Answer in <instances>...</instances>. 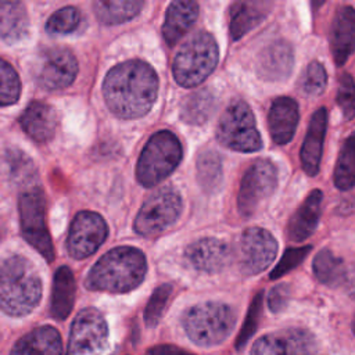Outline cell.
<instances>
[{
	"mask_svg": "<svg viewBox=\"0 0 355 355\" xmlns=\"http://www.w3.org/2000/svg\"><path fill=\"white\" fill-rule=\"evenodd\" d=\"M158 76L153 67L141 60H129L115 65L103 82L107 107L122 119L146 115L155 103Z\"/></svg>",
	"mask_w": 355,
	"mask_h": 355,
	"instance_id": "cell-1",
	"label": "cell"
},
{
	"mask_svg": "<svg viewBox=\"0 0 355 355\" xmlns=\"http://www.w3.org/2000/svg\"><path fill=\"white\" fill-rule=\"evenodd\" d=\"M146 272V255L139 248L115 247L93 265L85 279V286L93 291L128 293L141 284Z\"/></svg>",
	"mask_w": 355,
	"mask_h": 355,
	"instance_id": "cell-2",
	"label": "cell"
},
{
	"mask_svg": "<svg viewBox=\"0 0 355 355\" xmlns=\"http://www.w3.org/2000/svg\"><path fill=\"white\" fill-rule=\"evenodd\" d=\"M42 298V280L33 263L12 255L0 262V309L10 316L31 313Z\"/></svg>",
	"mask_w": 355,
	"mask_h": 355,
	"instance_id": "cell-3",
	"label": "cell"
},
{
	"mask_svg": "<svg viewBox=\"0 0 355 355\" xmlns=\"http://www.w3.org/2000/svg\"><path fill=\"white\" fill-rule=\"evenodd\" d=\"M189 338L200 347L223 343L234 329L236 312L222 302H202L189 308L182 316Z\"/></svg>",
	"mask_w": 355,
	"mask_h": 355,
	"instance_id": "cell-4",
	"label": "cell"
},
{
	"mask_svg": "<svg viewBox=\"0 0 355 355\" xmlns=\"http://www.w3.org/2000/svg\"><path fill=\"white\" fill-rule=\"evenodd\" d=\"M219 58L214 36L205 31L191 35L178 50L173 60L175 80L183 87H194L215 69Z\"/></svg>",
	"mask_w": 355,
	"mask_h": 355,
	"instance_id": "cell-5",
	"label": "cell"
},
{
	"mask_svg": "<svg viewBox=\"0 0 355 355\" xmlns=\"http://www.w3.org/2000/svg\"><path fill=\"white\" fill-rule=\"evenodd\" d=\"M182 144L169 130L153 135L144 146L136 166V178L144 187H153L168 178L182 159Z\"/></svg>",
	"mask_w": 355,
	"mask_h": 355,
	"instance_id": "cell-6",
	"label": "cell"
},
{
	"mask_svg": "<svg viewBox=\"0 0 355 355\" xmlns=\"http://www.w3.org/2000/svg\"><path fill=\"white\" fill-rule=\"evenodd\" d=\"M216 139L225 147L241 153H254L262 147L254 114L247 103L234 100L227 105L219 119Z\"/></svg>",
	"mask_w": 355,
	"mask_h": 355,
	"instance_id": "cell-7",
	"label": "cell"
},
{
	"mask_svg": "<svg viewBox=\"0 0 355 355\" xmlns=\"http://www.w3.org/2000/svg\"><path fill=\"white\" fill-rule=\"evenodd\" d=\"M21 230L25 240L51 262L54 259V248L49 229L46 225V197L40 187H32L19 196L18 201Z\"/></svg>",
	"mask_w": 355,
	"mask_h": 355,
	"instance_id": "cell-8",
	"label": "cell"
},
{
	"mask_svg": "<svg viewBox=\"0 0 355 355\" xmlns=\"http://www.w3.org/2000/svg\"><path fill=\"white\" fill-rule=\"evenodd\" d=\"M182 208V197L173 187L157 190L144 201L135 219L136 233L154 236L164 232L178 220Z\"/></svg>",
	"mask_w": 355,
	"mask_h": 355,
	"instance_id": "cell-9",
	"label": "cell"
},
{
	"mask_svg": "<svg viewBox=\"0 0 355 355\" xmlns=\"http://www.w3.org/2000/svg\"><path fill=\"white\" fill-rule=\"evenodd\" d=\"M277 186V169L269 159L261 158L248 166L243 175L237 196L239 212L252 216L273 194Z\"/></svg>",
	"mask_w": 355,
	"mask_h": 355,
	"instance_id": "cell-10",
	"label": "cell"
},
{
	"mask_svg": "<svg viewBox=\"0 0 355 355\" xmlns=\"http://www.w3.org/2000/svg\"><path fill=\"white\" fill-rule=\"evenodd\" d=\"M108 345V326L96 308L82 309L71 324L65 355H103Z\"/></svg>",
	"mask_w": 355,
	"mask_h": 355,
	"instance_id": "cell-11",
	"label": "cell"
},
{
	"mask_svg": "<svg viewBox=\"0 0 355 355\" xmlns=\"http://www.w3.org/2000/svg\"><path fill=\"white\" fill-rule=\"evenodd\" d=\"M277 248V241L270 232L257 226L245 229L239 241L241 272L247 276L261 273L273 262Z\"/></svg>",
	"mask_w": 355,
	"mask_h": 355,
	"instance_id": "cell-12",
	"label": "cell"
},
{
	"mask_svg": "<svg viewBox=\"0 0 355 355\" xmlns=\"http://www.w3.org/2000/svg\"><path fill=\"white\" fill-rule=\"evenodd\" d=\"M108 234V227L103 216L92 211H82L73 218L67 248L72 258L85 259L94 254L104 243Z\"/></svg>",
	"mask_w": 355,
	"mask_h": 355,
	"instance_id": "cell-13",
	"label": "cell"
},
{
	"mask_svg": "<svg viewBox=\"0 0 355 355\" xmlns=\"http://www.w3.org/2000/svg\"><path fill=\"white\" fill-rule=\"evenodd\" d=\"M316 340L305 329H282L259 337L250 355H315Z\"/></svg>",
	"mask_w": 355,
	"mask_h": 355,
	"instance_id": "cell-14",
	"label": "cell"
},
{
	"mask_svg": "<svg viewBox=\"0 0 355 355\" xmlns=\"http://www.w3.org/2000/svg\"><path fill=\"white\" fill-rule=\"evenodd\" d=\"M78 73L75 55L64 47L47 49L39 60L36 79L47 90H60L69 86Z\"/></svg>",
	"mask_w": 355,
	"mask_h": 355,
	"instance_id": "cell-15",
	"label": "cell"
},
{
	"mask_svg": "<svg viewBox=\"0 0 355 355\" xmlns=\"http://www.w3.org/2000/svg\"><path fill=\"white\" fill-rule=\"evenodd\" d=\"M294 67V51L288 42L273 40L263 46L257 55L255 68L261 79L280 82L290 76Z\"/></svg>",
	"mask_w": 355,
	"mask_h": 355,
	"instance_id": "cell-16",
	"label": "cell"
},
{
	"mask_svg": "<svg viewBox=\"0 0 355 355\" xmlns=\"http://www.w3.org/2000/svg\"><path fill=\"white\" fill-rule=\"evenodd\" d=\"M186 258L197 270L216 273L229 265L232 250L229 244L220 239L205 237L186 248Z\"/></svg>",
	"mask_w": 355,
	"mask_h": 355,
	"instance_id": "cell-17",
	"label": "cell"
},
{
	"mask_svg": "<svg viewBox=\"0 0 355 355\" xmlns=\"http://www.w3.org/2000/svg\"><path fill=\"white\" fill-rule=\"evenodd\" d=\"M326 128H327V111L324 107H320L313 112L309 121L306 136L304 139V144L300 153L302 169L309 176H315L319 172Z\"/></svg>",
	"mask_w": 355,
	"mask_h": 355,
	"instance_id": "cell-18",
	"label": "cell"
},
{
	"mask_svg": "<svg viewBox=\"0 0 355 355\" xmlns=\"http://www.w3.org/2000/svg\"><path fill=\"white\" fill-rule=\"evenodd\" d=\"M19 123L25 133L37 143L50 141L58 125L55 110L42 101H32L19 118Z\"/></svg>",
	"mask_w": 355,
	"mask_h": 355,
	"instance_id": "cell-19",
	"label": "cell"
},
{
	"mask_svg": "<svg viewBox=\"0 0 355 355\" xmlns=\"http://www.w3.org/2000/svg\"><path fill=\"white\" fill-rule=\"evenodd\" d=\"M355 42V11L351 6L338 10L330 31V50L338 67L352 54Z\"/></svg>",
	"mask_w": 355,
	"mask_h": 355,
	"instance_id": "cell-20",
	"label": "cell"
},
{
	"mask_svg": "<svg viewBox=\"0 0 355 355\" xmlns=\"http://www.w3.org/2000/svg\"><path fill=\"white\" fill-rule=\"evenodd\" d=\"M298 104L290 97H279L272 103L268 114L269 132L273 141L279 146L287 144L298 125Z\"/></svg>",
	"mask_w": 355,
	"mask_h": 355,
	"instance_id": "cell-21",
	"label": "cell"
},
{
	"mask_svg": "<svg viewBox=\"0 0 355 355\" xmlns=\"http://www.w3.org/2000/svg\"><path fill=\"white\" fill-rule=\"evenodd\" d=\"M322 201L323 193L319 189L312 190L290 218L287 236L291 241H304L315 232L322 214Z\"/></svg>",
	"mask_w": 355,
	"mask_h": 355,
	"instance_id": "cell-22",
	"label": "cell"
},
{
	"mask_svg": "<svg viewBox=\"0 0 355 355\" xmlns=\"http://www.w3.org/2000/svg\"><path fill=\"white\" fill-rule=\"evenodd\" d=\"M10 355H62V340L53 326H40L19 338Z\"/></svg>",
	"mask_w": 355,
	"mask_h": 355,
	"instance_id": "cell-23",
	"label": "cell"
},
{
	"mask_svg": "<svg viewBox=\"0 0 355 355\" xmlns=\"http://www.w3.org/2000/svg\"><path fill=\"white\" fill-rule=\"evenodd\" d=\"M269 1H237L230 8V36L233 40L241 39L251 29L258 26L269 14Z\"/></svg>",
	"mask_w": 355,
	"mask_h": 355,
	"instance_id": "cell-24",
	"label": "cell"
},
{
	"mask_svg": "<svg viewBox=\"0 0 355 355\" xmlns=\"http://www.w3.org/2000/svg\"><path fill=\"white\" fill-rule=\"evenodd\" d=\"M197 15L198 4L196 1H172L162 26L165 42L169 46H175L194 24Z\"/></svg>",
	"mask_w": 355,
	"mask_h": 355,
	"instance_id": "cell-25",
	"label": "cell"
},
{
	"mask_svg": "<svg viewBox=\"0 0 355 355\" xmlns=\"http://www.w3.org/2000/svg\"><path fill=\"white\" fill-rule=\"evenodd\" d=\"M75 277L68 266H60L54 273L50 312L54 319L64 320L69 316L75 302Z\"/></svg>",
	"mask_w": 355,
	"mask_h": 355,
	"instance_id": "cell-26",
	"label": "cell"
},
{
	"mask_svg": "<svg viewBox=\"0 0 355 355\" xmlns=\"http://www.w3.org/2000/svg\"><path fill=\"white\" fill-rule=\"evenodd\" d=\"M28 14L21 1H0V40L14 43L28 31Z\"/></svg>",
	"mask_w": 355,
	"mask_h": 355,
	"instance_id": "cell-27",
	"label": "cell"
},
{
	"mask_svg": "<svg viewBox=\"0 0 355 355\" xmlns=\"http://www.w3.org/2000/svg\"><path fill=\"white\" fill-rule=\"evenodd\" d=\"M216 107V94L209 87H205L194 92L184 100L180 118L190 125H202L212 116Z\"/></svg>",
	"mask_w": 355,
	"mask_h": 355,
	"instance_id": "cell-28",
	"label": "cell"
},
{
	"mask_svg": "<svg viewBox=\"0 0 355 355\" xmlns=\"http://www.w3.org/2000/svg\"><path fill=\"white\" fill-rule=\"evenodd\" d=\"M93 6L94 14L101 24L116 25L136 17L144 3L140 0H98Z\"/></svg>",
	"mask_w": 355,
	"mask_h": 355,
	"instance_id": "cell-29",
	"label": "cell"
},
{
	"mask_svg": "<svg viewBox=\"0 0 355 355\" xmlns=\"http://www.w3.org/2000/svg\"><path fill=\"white\" fill-rule=\"evenodd\" d=\"M313 273L318 280L326 286L337 287L347 279L344 261L330 250H322L313 259Z\"/></svg>",
	"mask_w": 355,
	"mask_h": 355,
	"instance_id": "cell-30",
	"label": "cell"
},
{
	"mask_svg": "<svg viewBox=\"0 0 355 355\" xmlns=\"http://www.w3.org/2000/svg\"><path fill=\"white\" fill-rule=\"evenodd\" d=\"M223 179L222 159L214 150H204L197 157V180L207 193L219 190Z\"/></svg>",
	"mask_w": 355,
	"mask_h": 355,
	"instance_id": "cell-31",
	"label": "cell"
},
{
	"mask_svg": "<svg viewBox=\"0 0 355 355\" xmlns=\"http://www.w3.org/2000/svg\"><path fill=\"white\" fill-rule=\"evenodd\" d=\"M334 184L340 190H351L355 182V143L354 135L345 140L334 169Z\"/></svg>",
	"mask_w": 355,
	"mask_h": 355,
	"instance_id": "cell-32",
	"label": "cell"
},
{
	"mask_svg": "<svg viewBox=\"0 0 355 355\" xmlns=\"http://www.w3.org/2000/svg\"><path fill=\"white\" fill-rule=\"evenodd\" d=\"M300 90L306 97H318L320 96L327 85V73L324 67L318 62L312 61L308 64L302 76L300 79Z\"/></svg>",
	"mask_w": 355,
	"mask_h": 355,
	"instance_id": "cell-33",
	"label": "cell"
},
{
	"mask_svg": "<svg viewBox=\"0 0 355 355\" xmlns=\"http://www.w3.org/2000/svg\"><path fill=\"white\" fill-rule=\"evenodd\" d=\"M21 94V82L10 62L0 58V105L14 104Z\"/></svg>",
	"mask_w": 355,
	"mask_h": 355,
	"instance_id": "cell-34",
	"label": "cell"
},
{
	"mask_svg": "<svg viewBox=\"0 0 355 355\" xmlns=\"http://www.w3.org/2000/svg\"><path fill=\"white\" fill-rule=\"evenodd\" d=\"M172 291H173V287L166 283L158 286L153 291V294L146 305V309H144V322L148 327H154L159 323V320L166 309V305L171 300Z\"/></svg>",
	"mask_w": 355,
	"mask_h": 355,
	"instance_id": "cell-35",
	"label": "cell"
},
{
	"mask_svg": "<svg viewBox=\"0 0 355 355\" xmlns=\"http://www.w3.org/2000/svg\"><path fill=\"white\" fill-rule=\"evenodd\" d=\"M80 21V12L78 8L75 7H62L60 10H57L55 12H53L50 15V18L47 19L46 24V29L50 33H55V35H65V33H71L73 32Z\"/></svg>",
	"mask_w": 355,
	"mask_h": 355,
	"instance_id": "cell-36",
	"label": "cell"
},
{
	"mask_svg": "<svg viewBox=\"0 0 355 355\" xmlns=\"http://www.w3.org/2000/svg\"><path fill=\"white\" fill-rule=\"evenodd\" d=\"M262 301H263V291H259L255 294V297L251 301V305L248 308L245 322L243 323V327L236 338V349L241 351L244 345L248 343V340L252 337V334L257 331L261 313H262Z\"/></svg>",
	"mask_w": 355,
	"mask_h": 355,
	"instance_id": "cell-37",
	"label": "cell"
},
{
	"mask_svg": "<svg viewBox=\"0 0 355 355\" xmlns=\"http://www.w3.org/2000/svg\"><path fill=\"white\" fill-rule=\"evenodd\" d=\"M312 250L311 245H304V247H293L286 250L283 254L282 259L279 263L275 266V269L270 272V279L275 280L277 277H282L287 272L293 270L295 266H298L308 255V252Z\"/></svg>",
	"mask_w": 355,
	"mask_h": 355,
	"instance_id": "cell-38",
	"label": "cell"
},
{
	"mask_svg": "<svg viewBox=\"0 0 355 355\" xmlns=\"http://www.w3.org/2000/svg\"><path fill=\"white\" fill-rule=\"evenodd\" d=\"M337 103L343 111V115L347 121L352 119L355 107H354V80L349 73H344L340 78Z\"/></svg>",
	"mask_w": 355,
	"mask_h": 355,
	"instance_id": "cell-39",
	"label": "cell"
},
{
	"mask_svg": "<svg viewBox=\"0 0 355 355\" xmlns=\"http://www.w3.org/2000/svg\"><path fill=\"white\" fill-rule=\"evenodd\" d=\"M11 173L17 182L28 183L35 179L36 169L29 157L24 153L14 151L11 154Z\"/></svg>",
	"mask_w": 355,
	"mask_h": 355,
	"instance_id": "cell-40",
	"label": "cell"
},
{
	"mask_svg": "<svg viewBox=\"0 0 355 355\" xmlns=\"http://www.w3.org/2000/svg\"><path fill=\"white\" fill-rule=\"evenodd\" d=\"M288 300H290V288L287 284L282 283L272 287V290L269 291L268 306L273 313H277L286 309V306L288 305Z\"/></svg>",
	"mask_w": 355,
	"mask_h": 355,
	"instance_id": "cell-41",
	"label": "cell"
},
{
	"mask_svg": "<svg viewBox=\"0 0 355 355\" xmlns=\"http://www.w3.org/2000/svg\"><path fill=\"white\" fill-rule=\"evenodd\" d=\"M146 355H194L180 347L171 345V344H161L151 347Z\"/></svg>",
	"mask_w": 355,
	"mask_h": 355,
	"instance_id": "cell-42",
	"label": "cell"
}]
</instances>
